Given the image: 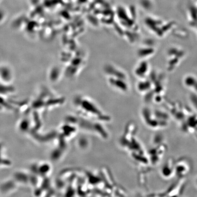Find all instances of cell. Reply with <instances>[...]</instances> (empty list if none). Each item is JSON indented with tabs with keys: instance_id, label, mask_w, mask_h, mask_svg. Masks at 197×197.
<instances>
[{
	"instance_id": "cell-1",
	"label": "cell",
	"mask_w": 197,
	"mask_h": 197,
	"mask_svg": "<svg viewBox=\"0 0 197 197\" xmlns=\"http://www.w3.org/2000/svg\"><path fill=\"white\" fill-rule=\"evenodd\" d=\"M190 169V163L187 159H181L175 162V174L179 178L186 176Z\"/></svg>"
},
{
	"instance_id": "cell-2",
	"label": "cell",
	"mask_w": 197,
	"mask_h": 197,
	"mask_svg": "<svg viewBox=\"0 0 197 197\" xmlns=\"http://www.w3.org/2000/svg\"><path fill=\"white\" fill-rule=\"evenodd\" d=\"M175 174V162L172 159L168 161L161 169V175L165 178H169Z\"/></svg>"
}]
</instances>
